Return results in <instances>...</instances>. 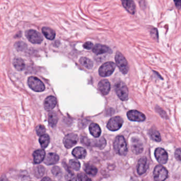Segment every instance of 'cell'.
<instances>
[{
	"label": "cell",
	"mask_w": 181,
	"mask_h": 181,
	"mask_svg": "<svg viewBox=\"0 0 181 181\" xmlns=\"http://www.w3.org/2000/svg\"><path fill=\"white\" fill-rule=\"evenodd\" d=\"M113 146L117 153L121 156H125L128 153V147L126 140L122 136H118L115 139Z\"/></svg>",
	"instance_id": "6da1fadb"
},
{
	"label": "cell",
	"mask_w": 181,
	"mask_h": 181,
	"mask_svg": "<svg viewBox=\"0 0 181 181\" xmlns=\"http://www.w3.org/2000/svg\"><path fill=\"white\" fill-rule=\"evenodd\" d=\"M116 67L114 62H109L103 64L99 69V74L102 77L109 76L113 74Z\"/></svg>",
	"instance_id": "7a4b0ae2"
},
{
	"label": "cell",
	"mask_w": 181,
	"mask_h": 181,
	"mask_svg": "<svg viewBox=\"0 0 181 181\" xmlns=\"http://www.w3.org/2000/svg\"><path fill=\"white\" fill-rule=\"evenodd\" d=\"M115 61L117 65L122 73L126 74L129 71V65L128 62L126 60L124 56L117 51L115 55Z\"/></svg>",
	"instance_id": "3957f363"
},
{
	"label": "cell",
	"mask_w": 181,
	"mask_h": 181,
	"mask_svg": "<svg viewBox=\"0 0 181 181\" xmlns=\"http://www.w3.org/2000/svg\"><path fill=\"white\" fill-rule=\"evenodd\" d=\"M153 177L156 181H164L168 177V171L163 165H157L153 170Z\"/></svg>",
	"instance_id": "277c9868"
},
{
	"label": "cell",
	"mask_w": 181,
	"mask_h": 181,
	"mask_svg": "<svg viewBox=\"0 0 181 181\" xmlns=\"http://www.w3.org/2000/svg\"><path fill=\"white\" fill-rule=\"evenodd\" d=\"M115 91L118 97L122 101L127 100L129 97V90L128 88L122 82H118L116 84Z\"/></svg>",
	"instance_id": "5b68a950"
},
{
	"label": "cell",
	"mask_w": 181,
	"mask_h": 181,
	"mask_svg": "<svg viewBox=\"0 0 181 181\" xmlns=\"http://www.w3.org/2000/svg\"><path fill=\"white\" fill-rule=\"evenodd\" d=\"M28 84L29 88L35 92L44 91L45 85L39 79L35 76H31L28 79Z\"/></svg>",
	"instance_id": "8992f818"
},
{
	"label": "cell",
	"mask_w": 181,
	"mask_h": 181,
	"mask_svg": "<svg viewBox=\"0 0 181 181\" xmlns=\"http://www.w3.org/2000/svg\"><path fill=\"white\" fill-rule=\"evenodd\" d=\"M123 123V120L122 118L118 116L112 118L107 124V127L109 130L115 131L119 130Z\"/></svg>",
	"instance_id": "52a82bcc"
},
{
	"label": "cell",
	"mask_w": 181,
	"mask_h": 181,
	"mask_svg": "<svg viewBox=\"0 0 181 181\" xmlns=\"http://www.w3.org/2000/svg\"><path fill=\"white\" fill-rule=\"evenodd\" d=\"M27 38L33 44H39L43 41V37L38 32L34 30H29L26 32Z\"/></svg>",
	"instance_id": "ba28073f"
},
{
	"label": "cell",
	"mask_w": 181,
	"mask_h": 181,
	"mask_svg": "<svg viewBox=\"0 0 181 181\" xmlns=\"http://www.w3.org/2000/svg\"><path fill=\"white\" fill-rule=\"evenodd\" d=\"M78 141V136L75 134H69L65 136L63 139V144L67 148H72L75 146Z\"/></svg>",
	"instance_id": "9c48e42d"
},
{
	"label": "cell",
	"mask_w": 181,
	"mask_h": 181,
	"mask_svg": "<svg viewBox=\"0 0 181 181\" xmlns=\"http://www.w3.org/2000/svg\"><path fill=\"white\" fill-rule=\"evenodd\" d=\"M156 159L161 164H165L168 161V154L162 148H157L155 152Z\"/></svg>",
	"instance_id": "30bf717a"
},
{
	"label": "cell",
	"mask_w": 181,
	"mask_h": 181,
	"mask_svg": "<svg viewBox=\"0 0 181 181\" xmlns=\"http://www.w3.org/2000/svg\"><path fill=\"white\" fill-rule=\"evenodd\" d=\"M128 119L133 121L142 122L145 120L146 116L144 114L137 110H131L127 113Z\"/></svg>",
	"instance_id": "8fae6325"
},
{
	"label": "cell",
	"mask_w": 181,
	"mask_h": 181,
	"mask_svg": "<svg viewBox=\"0 0 181 181\" xmlns=\"http://www.w3.org/2000/svg\"><path fill=\"white\" fill-rule=\"evenodd\" d=\"M148 168V160L147 158L142 157L139 159L138 163L137 172L139 175H141L144 174Z\"/></svg>",
	"instance_id": "7c38bea8"
},
{
	"label": "cell",
	"mask_w": 181,
	"mask_h": 181,
	"mask_svg": "<svg viewBox=\"0 0 181 181\" xmlns=\"http://www.w3.org/2000/svg\"><path fill=\"white\" fill-rule=\"evenodd\" d=\"M132 150L135 154H140L143 150V144L140 139L133 138L131 140Z\"/></svg>",
	"instance_id": "4fadbf2b"
},
{
	"label": "cell",
	"mask_w": 181,
	"mask_h": 181,
	"mask_svg": "<svg viewBox=\"0 0 181 181\" xmlns=\"http://www.w3.org/2000/svg\"><path fill=\"white\" fill-rule=\"evenodd\" d=\"M98 87L100 92L104 95L109 93L111 90V84L107 80H103L100 81Z\"/></svg>",
	"instance_id": "5bb4252c"
},
{
	"label": "cell",
	"mask_w": 181,
	"mask_h": 181,
	"mask_svg": "<svg viewBox=\"0 0 181 181\" xmlns=\"http://www.w3.org/2000/svg\"><path fill=\"white\" fill-rule=\"evenodd\" d=\"M92 51L96 55H100L103 54L111 53L112 50L108 46L101 44H96L92 47Z\"/></svg>",
	"instance_id": "9a60e30c"
},
{
	"label": "cell",
	"mask_w": 181,
	"mask_h": 181,
	"mask_svg": "<svg viewBox=\"0 0 181 181\" xmlns=\"http://www.w3.org/2000/svg\"><path fill=\"white\" fill-rule=\"evenodd\" d=\"M57 103V100L53 96H49L47 97L44 102V108L46 111H51L55 108Z\"/></svg>",
	"instance_id": "2e32d148"
},
{
	"label": "cell",
	"mask_w": 181,
	"mask_h": 181,
	"mask_svg": "<svg viewBox=\"0 0 181 181\" xmlns=\"http://www.w3.org/2000/svg\"><path fill=\"white\" fill-rule=\"evenodd\" d=\"M59 161V156L56 153H49L46 156V157H45L44 161L45 164L48 165L55 164Z\"/></svg>",
	"instance_id": "e0dca14e"
},
{
	"label": "cell",
	"mask_w": 181,
	"mask_h": 181,
	"mask_svg": "<svg viewBox=\"0 0 181 181\" xmlns=\"http://www.w3.org/2000/svg\"><path fill=\"white\" fill-rule=\"evenodd\" d=\"M45 152L44 149H38L33 152V162L35 164L42 163L45 157Z\"/></svg>",
	"instance_id": "ac0fdd59"
},
{
	"label": "cell",
	"mask_w": 181,
	"mask_h": 181,
	"mask_svg": "<svg viewBox=\"0 0 181 181\" xmlns=\"http://www.w3.org/2000/svg\"><path fill=\"white\" fill-rule=\"evenodd\" d=\"M122 5L128 12L134 15L135 12V5L132 0H121Z\"/></svg>",
	"instance_id": "d6986e66"
},
{
	"label": "cell",
	"mask_w": 181,
	"mask_h": 181,
	"mask_svg": "<svg viewBox=\"0 0 181 181\" xmlns=\"http://www.w3.org/2000/svg\"><path fill=\"white\" fill-rule=\"evenodd\" d=\"M72 154L77 158L83 159L87 155V151L85 148L81 147H78L73 150Z\"/></svg>",
	"instance_id": "ffe728a7"
},
{
	"label": "cell",
	"mask_w": 181,
	"mask_h": 181,
	"mask_svg": "<svg viewBox=\"0 0 181 181\" xmlns=\"http://www.w3.org/2000/svg\"><path fill=\"white\" fill-rule=\"evenodd\" d=\"M89 131L92 136L95 138H98L100 136L102 130L98 124L92 123L89 126Z\"/></svg>",
	"instance_id": "44dd1931"
},
{
	"label": "cell",
	"mask_w": 181,
	"mask_h": 181,
	"mask_svg": "<svg viewBox=\"0 0 181 181\" xmlns=\"http://www.w3.org/2000/svg\"><path fill=\"white\" fill-rule=\"evenodd\" d=\"M42 33L46 38L48 40H53L55 37V32L54 30L49 27H43L42 28Z\"/></svg>",
	"instance_id": "7402d4cb"
},
{
	"label": "cell",
	"mask_w": 181,
	"mask_h": 181,
	"mask_svg": "<svg viewBox=\"0 0 181 181\" xmlns=\"http://www.w3.org/2000/svg\"><path fill=\"white\" fill-rule=\"evenodd\" d=\"M13 66L19 71L24 70L25 64L24 61L20 58H15L13 60Z\"/></svg>",
	"instance_id": "603a6c76"
},
{
	"label": "cell",
	"mask_w": 181,
	"mask_h": 181,
	"mask_svg": "<svg viewBox=\"0 0 181 181\" xmlns=\"http://www.w3.org/2000/svg\"><path fill=\"white\" fill-rule=\"evenodd\" d=\"M39 141L42 148L43 149L46 148L48 146L50 143V138L49 136L46 134L41 136V137L39 138Z\"/></svg>",
	"instance_id": "cb8c5ba5"
},
{
	"label": "cell",
	"mask_w": 181,
	"mask_h": 181,
	"mask_svg": "<svg viewBox=\"0 0 181 181\" xmlns=\"http://www.w3.org/2000/svg\"><path fill=\"white\" fill-rule=\"evenodd\" d=\"M58 117L57 114L54 112H51L48 115V123L51 126L54 127L57 124Z\"/></svg>",
	"instance_id": "d4e9b609"
},
{
	"label": "cell",
	"mask_w": 181,
	"mask_h": 181,
	"mask_svg": "<svg viewBox=\"0 0 181 181\" xmlns=\"http://www.w3.org/2000/svg\"><path fill=\"white\" fill-rule=\"evenodd\" d=\"M92 144L94 146L97 147L101 149H103L106 146V141L105 139L102 137L99 139L93 140Z\"/></svg>",
	"instance_id": "484cf974"
},
{
	"label": "cell",
	"mask_w": 181,
	"mask_h": 181,
	"mask_svg": "<svg viewBox=\"0 0 181 181\" xmlns=\"http://www.w3.org/2000/svg\"><path fill=\"white\" fill-rule=\"evenodd\" d=\"M149 134L150 137L153 140L157 141V142L161 141V134L157 130L152 129L150 130Z\"/></svg>",
	"instance_id": "4316f807"
},
{
	"label": "cell",
	"mask_w": 181,
	"mask_h": 181,
	"mask_svg": "<svg viewBox=\"0 0 181 181\" xmlns=\"http://www.w3.org/2000/svg\"><path fill=\"white\" fill-rule=\"evenodd\" d=\"M79 62L82 66L88 69H91L93 66V62L90 59L86 57H82L80 59Z\"/></svg>",
	"instance_id": "83f0119b"
},
{
	"label": "cell",
	"mask_w": 181,
	"mask_h": 181,
	"mask_svg": "<svg viewBox=\"0 0 181 181\" xmlns=\"http://www.w3.org/2000/svg\"><path fill=\"white\" fill-rule=\"evenodd\" d=\"M85 171L90 175L95 176L97 173V169L91 165H86L85 166Z\"/></svg>",
	"instance_id": "f1b7e54d"
},
{
	"label": "cell",
	"mask_w": 181,
	"mask_h": 181,
	"mask_svg": "<svg viewBox=\"0 0 181 181\" xmlns=\"http://www.w3.org/2000/svg\"><path fill=\"white\" fill-rule=\"evenodd\" d=\"M69 165L72 169L77 171L79 170L80 168L81 167V165L79 162L76 159L70 160L69 162Z\"/></svg>",
	"instance_id": "f546056e"
},
{
	"label": "cell",
	"mask_w": 181,
	"mask_h": 181,
	"mask_svg": "<svg viewBox=\"0 0 181 181\" xmlns=\"http://www.w3.org/2000/svg\"><path fill=\"white\" fill-rule=\"evenodd\" d=\"M68 170V173H67L65 177V179L67 181H77V178H76L75 174L73 173V172H72L71 170Z\"/></svg>",
	"instance_id": "4dcf8cb0"
},
{
	"label": "cell",
	"mask_w": 181,
	"mask_h": 181,
	"mask_svg": "<svg viewBox=\"0 0 181 181\" xmlns=\"http://www.w3.org/2000/svg\"><path fill=\"white\" fill-rule=\"evenodd\" d=\"M15 49L18 51H24L26 50L27 46L24 42L22 41H18L15 44Z\"/></svg>",
	"instance_id": "1f68e13d"
},
{
	"label": "cell",
	"mask_w": 181,
	"mask_h": 181,
	"mask_svg": "<svg viewBox=\"0 0 181 181\" xmlns=\"http://www.w3.org/2000/svg\"><path fill=\"white\" fill-rule=\"evenodd\" d=\"M44 167L42 166H39L35 168V174L37 178H41L44 174Z\"/></svg>",
	"instance_id": "d6a6232c"
},
{
	"label": "cell",
	"mask_w": 181,
	"mask_h": 181,
	"mask_svg": "<svg viewBox=\"0 0 181 181\" xmlns=\"http://www.w3.org/2000/svg\"><path fill=\"white\" fill-rule=\"evenodd\" d=\"M36 131L37 135L41 136L45 134L46 129H45V127L43 125H39L36 128Z\"/></svg>",
	"instance_id": "836d02e7"
},
{
	"label": "cell",
	"mask_w": 181,
	"mask_h": 181,
	"mask_svg": "<svg viewBox=\"0 0 181 181\" xmlns=\"http://www.w3.org/2000/svg\"><path fill=\"white\" fill-rule=\"evenodd\" d=\"M52 172L54 175L56 176H60L62 174L61 170L59 167L58 166L54 167L53 168H52Z\"/></svg>",
	"instance_id": "e575fe53"
},
{
	"label": "cell",
	"mask_w": 181,
	"mask_h": 181,
	"mask_svg": "<svg viewBox=\"0 0 181 181\" xmlns=\"http://www.w3.org/2000/svg\"><path fill=\"white\" fill-rule=\"evenodd\" d=\"M78 178L79 181H91L90 179L88 178V176L83 173L78 174Z\"/></svg>",
	"instance_id": "d590c367"
},
{
	"label": "cell",
	"mask_w": 181,
	"mask_h": 181,
	"mask_svg": "<svg viewBox=\"0 0 181 181\" xmlns=\"http://www.w3.org/2000/svg\"><path fill=\"white\" fill-rule=\"evenodd\" d=\"M83 47L86 50H91L93 47V44L90 41H87L83 44Z\"/></svg>",
	"instance_id": "8d00e7d4"
},
{
	"label": "cell",
	"mask_w": 181,
	"mask_h": 181,
	"mask_svg": "<svg viewBox=\"0 0 181 181\" xmlns=\"http://www.w3.org/2000/svg\"><path fill=\"white\" fill-rule=\"evenodd\" d=\"M175 156L178 161H181V149L180 148H178L176 150L175 153Z\"/></svg>",
	"instance_id": "74e56055"
},
{
	"label": "cell",
	"mask_w": 181,
	"mask_h": 181,
	"mask_svg": "<svg viewBox=\"0 0 181 181\" xmlns=\"http://www.w3.org/2000/svg\"><path fill=\"white\" fill-rule=\"evenodd\" d=\"M151 35L152 37H153L154 38L158 39V31H157V29L155 28H153V29L151 30Z\"/></svg>",
	"instance_id": "f35d334b"
},
{
	"label": "cell",
	"mask_w": 181,
	"mask_h": 181,
	"mask_svg": "<svg viewBox=\"0 0 181 181\" xmlns=\"http://www.w3.org/2000/svg\"><path fill=\"white\" fill-rule=\"evenodd\" d=\"M176 7L179 9L181 8V0H174Z\"/></svg>",
	"instance_id": "ab89813d"
},
{
	"label": "cell",
	"mask_w": 181,
	"mask_h": 181,
	"mask_svg": "<svg viewBox=\"0 0 181 181\" xmlns=\"http://www.w3.org/2000/svg\"><path fill=\"white\" fill-rule=\"evenodd\" d=\"M41 181H52L51 179L50 178L48 177H45L44 178H43V179H42Z\"/></svg>",
	"instance_id": "60d3db41"
},
{
	"label": "cell",
	"mask_w": 181,
	"mask_h": 181,
	"mask_svg": "<svg viewBox=\"0 0 181 181\" xmlns=\"http://www.w3.org/2000/svg\"><path fill=\"white\" fill-rule=\"evenodd\" d=\"M0 181H9L6 178H2L0 179Z\"/></svg>",
	"instance_id": "b9f144b4"
}]
</instances>
